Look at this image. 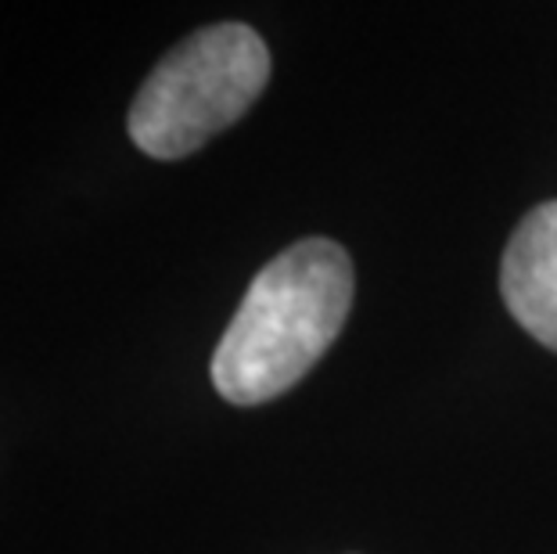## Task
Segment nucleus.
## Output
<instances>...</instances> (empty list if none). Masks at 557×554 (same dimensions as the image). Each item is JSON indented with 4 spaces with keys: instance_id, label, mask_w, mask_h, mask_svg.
<instances>
[{
    "instance_id": "obj_1",
    "label": "nucleus",
    "mask_w": 557,
    "mask_h": 554,
    "mask_svg": "<svg viewBox=\"0 0 557 554\" xmlns=\"http://www.w3.org/2000/svg\"><path fill=\"white\" fill-rule=\"evenodd\" d=\"M352 306V259L331 238H302L259 270L231 317L209 374L227 404L256 407L310 374Z\"/></svg>"
},
{
    "instance_id": "obj_2",
    "label": "nucleus",
    "mask_w": 557,
    "mask_h": 554,
    "mask_svg": "<svg viewBox=\"0 0 557 554\" xmlns=\"http://www.w3.org/2000/svg\"><path fill=\"white\" fill-rule=\"evenodd\" d=\"M267 84L270 51L252 26H206L151 69L129 104V140L151 159H184L238 123Z\"/></svg>"
},
{
    "instance_id": "obj_3",
    "label": "nucleus",
    "mask_w": 557,
    "mask_h": 554,
    "mask_svg": "<svg viewBox=\"0 0 557 554\" xmlns=\"http://www.w3.org/2000/svg\"><path fill=\"white\" fill-rule=\"evenodd\" d=\"M500 292L515 321L557 353V202H543L515 227L500 263Z\"/></svg>"
}]
</instances>
